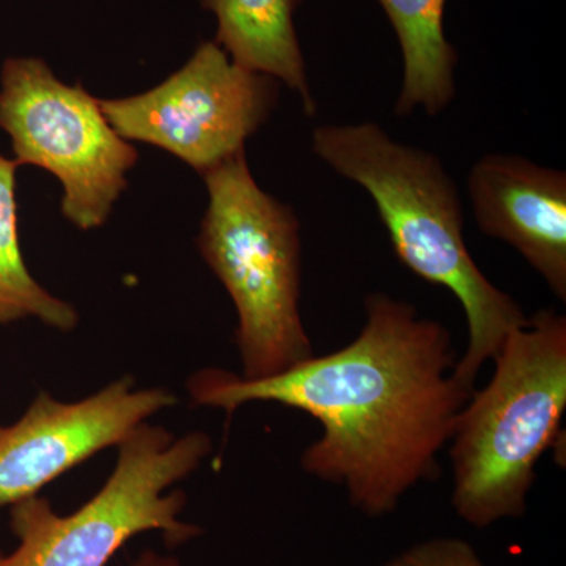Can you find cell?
<instances>
[{
  "label": "cell",
  "instance_id": "4",
  "mask_svg": "<svg viewBox=\"0 0 566 566\" xmlns=\"http://www.w3.org/2000/svg\"><path fill=\"white\" fill-rule=\"evenodd\" d=\"M203 178L197 244L237 308L241 376L271 378L315 354L300 311V221L256 185L244 151Z\"/></svg>",
  "mask_w": 566,
  "mask_h": 566
},
{
  "label": "cell",
  "instance_id": "10",
  "mask_svg": "<svg viewBox=\"0 0 566 566\" xmlns=\"http://www.w3.org/2000/svg\"><path fill=\"white\" fill-rule=\"evenodd\" d=\"M218 21L216 43L244 69L281 81L300 96L304 112L316 114V102L296 28L297 0H202Z\"/></svg>",
  "mask_w": 566,
  "mask_h": 566
},
{
  "label": "cell",
  "instance_id": "2",
  "mask_svg": "<svg viewBox=\"0 0 566 566\" xmlns=\"http://www.w3.org/2000/svg\"><path fill=\"white\" fill-rule=\"evenodd\" d=\"M312 148L331 169L370 193L398 260L423 281L450 290L463 305L469 338L453 376L475 390L483 365L528 316L472 259L461 199L444 164L433 153L395 142L376 123L318 126Z\"/></svg>",
  "mask_w": 566,
  "mask_h": 566
},
{
  "label": "cell",
  "instance_id": "9",
  "mask_svg": "<svg viewBox=\"0 0 566 566\" xmlns=\"http://www.w3.org/2000/svg\"><path fill=\"white\" fill-rule=\"evenodd\" d=\"M468 192L479 229L504 241L566 301V174L520 156L486 155Z\"/></svg>",
  "mask_w": 566,
  "mask_h": 566
},
{
  "label": "cell",
  "instance_id": "11",
  "mask_svg": "<svg viewBox=\"0 0 566 566\" xmlns=\"http://www.w3.org/2000/svg\"><path fill=\"white\" fill-rule=\"evenodd\" d=\"M389 17L401 52L405 76L395 104L398 117L417 107L441 114L455 96L458 55L444 32L447 0H378Z\"/></svg>",
  "mask_w": 566,
  "mask_h": 566
},
{
  "label": "cell",
  "instance_id": "8",
  "mask_svg": "<svg viewBox=\"0 0 566 566\" xmlns=\"http://www.w3.org/2000/svg\"><path fill=\"white\" fill-rule=\"evenodd\" d=\"M175 405L170 390L136 389L132 376L73 403L40 392L17 423L0 428V505L36 495L52 480L120 444L134 428Z\"/></svg>",
  "mask_w": 566,
  "mask_h": 566
},
{
  "label": "cell",
  "instance_id": "14",
  "mask_svg": "<svg viewBox=\"0 0 566 566\" xmlns=\"http://www.w3.org/2000/svg\"><path fill=\"white\" fill-rule=\"evenodd\" d=\"M133 566H181V562L175 556H166L148 549L136 558Z\"/></svg>",
  "mask_w": 566,
  "mask_h": 566
},
{
  "label": "cell",
  "instance_id": "1",
  "mask_svg": "<svg viewBox=\"0 0 566 566\" xmlns=\"http://www.w3.org/2000/svg\"><path fill=\"white\" fill-rule=\"evenodd\" d=\"M365 312L359 335L337 352L264 379L203 368L188 392L229 417L249 403L314 417L322 436L301 455L305 474L340 486L365 516L382 517L436 479L439 453L474 390L453 376L458 356L444 324L386 293L370 294Z\"/></svg>",
  "mask_w": 566,
  "mask_h": 566
},
{
  "label": "cell",
  "instance_id": "12",
  "mask_svg": "<svg viewBox=\"0 0 566 566\" xmlns=\"http://www.w3.org/2000/svg\"><path fill=\"white\" fill-rule=\"evenodd\" d=\"M14 159L0 155V324L35 318L52 329L69 333L80 315L73 305L48 292L33 279L22 256L18 230Z\"/></svg>",
  "mask_w": 566,
  "mask_h": 566
},
{
  "label": "cell",
  "instance_id": "7",
  "mask_svg": "<svg viewBox=\"0 0 566 566\" xmlns=\"http://www.w3.org/2000/svg\"><path fill=\"white\" fill-rule=\"evenodd\" d=\"M277 96L274 77L244 69L216 41H205L151 91L102 99V107L123 139L161 148L205 175L244 151Z\"/></svg>",
  "mask_w": 566,
  "mask_h": 566
},
{
  "label": "cell",
  "instance_id": "5",
  "mask_svg": "<svg viewBox=\"0 0 566 566\" xmlns=\"http://www.w3.org/2000/svg\"><path fill=\"white\" fill-rule=\"evenodd\" d=\"M118 447L107 482L76 512L62 516L39 495L11 505L17 549L0 553V566H106L129 539L159 532L169 547L203 535L181 520L186 494L170 488L211 455L203 431L175 438L163 427L140 423Z\"/></svg>",
  "mask_w": 566,
  "mask_h": 566
},
{
  "label": "cell",
  "instance_id": "3",
  "mask_svg": "<svg viewBox=\"0 0 566 566\" xmlns=\"http://www.w3.org/2000/svg\"><path fill=\"white\" fill-rule=\"evenodd\" d=\"M494 374L458 415L450 439L452 506L468 526L526 515L536 465L556 444L566 409V316H528L506 335Z\"/></svg>",
  "mask_w": 566,
  "mask_h": 566
},
{
  "label": "cell",
  "instance_id": "6",
  "mask_svg": "<svg viewBox=\"0 0 566 566\" xmlns=\"http://www.w3.org/2000/svg\"><path fill=\"white\" fill-rule=\"evenodd\" d=\"M0 128L18 166L61 181L62 212L77 229H98L128 188L137 151L107 120L102 99L59 80L36 57H11L0 71Z\"/></svg>",
  "mask_w": 566,
  "mask_h": 566
},
{
  "label": "cell",
  "instance_id": "13",
  "mask_svg": "<svg viewBox=\"0 0 566 566\" xmlns=\"http://www.w3.org/2000/svg\"><path fill=\"white\" fill-rule=\"evenodd\" d=\"M381 566H486L475 547L463 538L423 539L390 557Z\"/></svg>",
  "mask_w": 566,
  "mask_h": 566
}]
</instances>
